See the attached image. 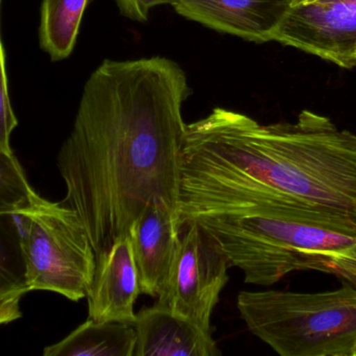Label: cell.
<instances>
[{
    "label": "cell",
    "mask_w": 356,
    "mask_h": 356,
    "mask_svg": "<svg viewBox=\"0 0 356 356\" xmlns=\"http://www.w3.org/2000/svg\"><path fill=\"white\" fill-rule=\"evenodd\" d=\"M225 253L192 217L179 221L175 258L156 305L211 330L213 309L229 280Z\"/></svg>",
    "instance_id": "obj_6"
},
{
    "label": "cell",
    "mask_w": 356,
    "mask_h": 356,
    "mask_svg": "<svg viewBox=\"0 0 356 356\" xmlns=\"http://www.w3.org/2000/svg\"><path fill=\"white\" fill-rule=\"evenodd\" d=\"M273 41L355 68L356 0H293Z\"/></svg>",
    "instance_id": "obj_7"
},
{
    "label": "cell",
    "mask_w": 356,
    "mask_h": 356,
    "mask_svg": "<svg viewBox=\"0 0 356 356\" xmlns=\"http://www.w3.org/2000/svg\"><path fill=\"white\" fill-rule=\"evenodd\" d=\"M119 10L131 20L144 22L147 20L150 10L160 4L169 3L170 0H116Z\"/></svg>",
    "instance_id": "obj_18"
},
{
    "label": "cell",
    "mask_w": 356,
    "mask_h": 356,
    "mask_svg": "<svg viewBox=\"0 0 356 356\" xmlns=\"http://www.w3.org/2000/svg\"><path fill=\"white\" fill-rule=\"evenodd\" d=\"M195 219L245 284L271 286L293 272L318 271L356 286V224L309 211L241 208Z\"/></svg>",
    "instance_id": "obj_3"
},
{
    "label": "cell",
    "mask_w": 356,
    "mask_h": 356,
    "mask_svg": "<svg viewBox=\"0 0 356 356\" xmlns=\"http://www.w3.org/2000/svg\"><path fill=\"white\" fill-rule=\"evenodd\" d=\"M134 324L88 319L60 342L45 347V356H135Z\"/></svg>",
    "instance_id": "obj_12"
},
{
    "label": "cell",
    "mask_w": 356,
    "mask_h": 356,
    "mask_svg": "<svg viewBox=\"0 0 356 356\" xmlns=\"http://www.w3.org/2000/svg\"><path fill=\"white\" fill-rule=\"evenodd\" d=\"M27 290L16 215H0V294Z\"/></svg>",
    "instance_id": "obj_14"
},
{
    "label": "cell",
    "mask_w": 356,
    "mask_h": 356,
    "mask_svg": "<svg viewBox=\"0 0 356 356\" xmlns=\"http://www.w3.org/2000/svg\"><path fill=\"white\" fill-rule=\"evenodd\" d=\"M178 14L257 43L273 41L293 0H170Z\"/></svg>",
    "instance_id": "obj_9"
},
{
    "label": "cell",
    "mask_w": 356,
    "mask_h": 356,
    "mask_svg": "<svg viewBox=\"0 0 356 356\" xmlns=\"http://www.w3.org/2000/svg\"><path fill=\"white\" fill-rule=\"evenodd\" d=\"M87 4L88 0H42L40 45L52 61L73 52Z\"/></svg>",
    "instance_id": "obj_13"
},
{
    "label": "cell",
    "mask_w": 356,
    "mask_h": 356,
    "mask_svg": "<svg viewBox=\"0 0 356 356\" xmlns=\"http://www.w3.org/2000/svg\"><path fill=\"white\" fill-rule=\"evenodd\" d=\"M2 0H0L1 8ZM18 125L16 115L10 105L8 94V77L6 70V56L0 33V153L13 152L10 148V135Z\"/></svg>",
    "instance_id": "obj_16"
},
{
    "label": "cell",
    "mask_w": 356,
    "mask_h": 356,
    "mask_svg": "<svg viewBox=\"0 0 356 356\" xmlns=\"http://www.w3.org/2000/svg\"><path fill=\"white\" fill-rule=\"evenodd\" d=\"M241 318L282 356H355L356 286L322 293L241 292Z\"/></svg>",
    "instance_id": "obj_4"
},
{
    "label": "cell",
    "mask_w": 356,
    "mask_h": 356,
    "mask_svg": "<svg viewBox=\"0 0 356 356\" xmlns=\"http://www.w3.org/2000/svg\"><path fill=\"white\" fill-rule=\"evenodd\" d=\"M35 192L14 153H0V215H16Z\"/></svg>",
    "instance_id": "obj_15"
},
{
    "label": "cell",
    "mask_w": 356,
    "mask_h": 356,
    "mask_svg": "<svg viewBox=\"0 0 356 356\" xmlns=\"http://www.w3.org/2000/svg\"><path fill=\"white\" fill-rule=\"evenodd\" d=\"M355 356H356V353H355Z\"/></svg>",
    "instance_id": "obj_19"
},
{
    "label": "cell",
    "mask_w": 356,
    "mask_h": 356,
    "mask_svg": "<svg viewBox=\"0 0 356 356\" xmlns=\"http://www.w3.org/2000/svg\"><path fill=\"white\" fill-rule=\"evenodd\" d=\"M16 217L29 292L56 293L73 302L85 299L95 273L96 255L79 215L35 192Z\"/></svg>",
    "instance_id": "obj_5"
},
{
    "label": "cell",
    "mask_w": 356,
    "mask_h": 356,
    "mask_svg": "<svg viewBox=\"0 0 356 356\" xmlns=\"http://www.w3.org/2000/svg\"><path fill=\"white\" fill-rule=\"evenodd\" d=\"M186 72L162 56L104 60L81 94L60 146L63 204L81 217L98 257L152 201L179 215Z\"/></svg>",
    "instance_id": "obj_1"
},
{
    "label": "cell",
    "mask_w": 356,
    "mask_h": 356,
    "mask_svg": "<svg viewBox=\"0 0 356 356\" xmlns=\"http://www.w3.org/2000/svg\"><path fill=\"white\" fill-rule=\"evenodd\" d=\"M135 356H219L211 330L154 304L136 317Z\"/></svg>",
    "instance_id": "obj_11"
},
{
    "label": "cell",
    "mask_w": 356,
    "mask_h": 356,
    "mask_svg": "<svg viewBox=\"0 0 356 356\" xmlns=\"http://www.w3.org/2000/svg\"><path fill=\"white\" fill-rule=\"evenodd\" d=\"M180 192L191 211L288 208L356 224V135L313 111L263 125L216 108L186 125Z\"/></svg>",
    "instance_id": "obj_2"
},
{
    "label": "cell",
    "mask_w": 356,
    "mask_h": 356,
    "mask_svg": "<svg viewBox=\"0 0 356 356\" xmlns=\"http://www.w3.org/2000/svg\"><path fill=\"white\" fill-rule=\"evenodd\" d=\"M29 291L17 290L0 294V325L12 323L22 317L20 302Z\"/></svg>",
    "instance_id": "obj_17"
},
{
    "label": "cell",
    "mask_w": 356,
    "mask_h": 356,
    "mask_svg": "<svg viewBox=\"0 0 356 356\" xmlns=\"http://www.w3.org/2000/svg\"><path fill=\"white\" fill-rule=\"evenodd\" d=\"M129 235L141 294L156 298L175 258L179 215L164 201H152L131 224Z\"/></svg>",
    "instance_id": "obj_10"
},
{
    "label": "cell",
    "mask_w": 356,
    "mask_h": 356,
    "mask_svg": "<svg viewBox=\"0 0 356 356\" xmlns=\"http://www.w3.org/2000/svg\"><path fill=\"white\" fill-rule=\"evenodd\" d=\"M140 294L139 273L131 238L127 234L96 261L95 273L86 297L88 319L134 324L137 317L136 301Z\"/></svg>",
    "instance_id": "obj_8"
}]
</instances>
